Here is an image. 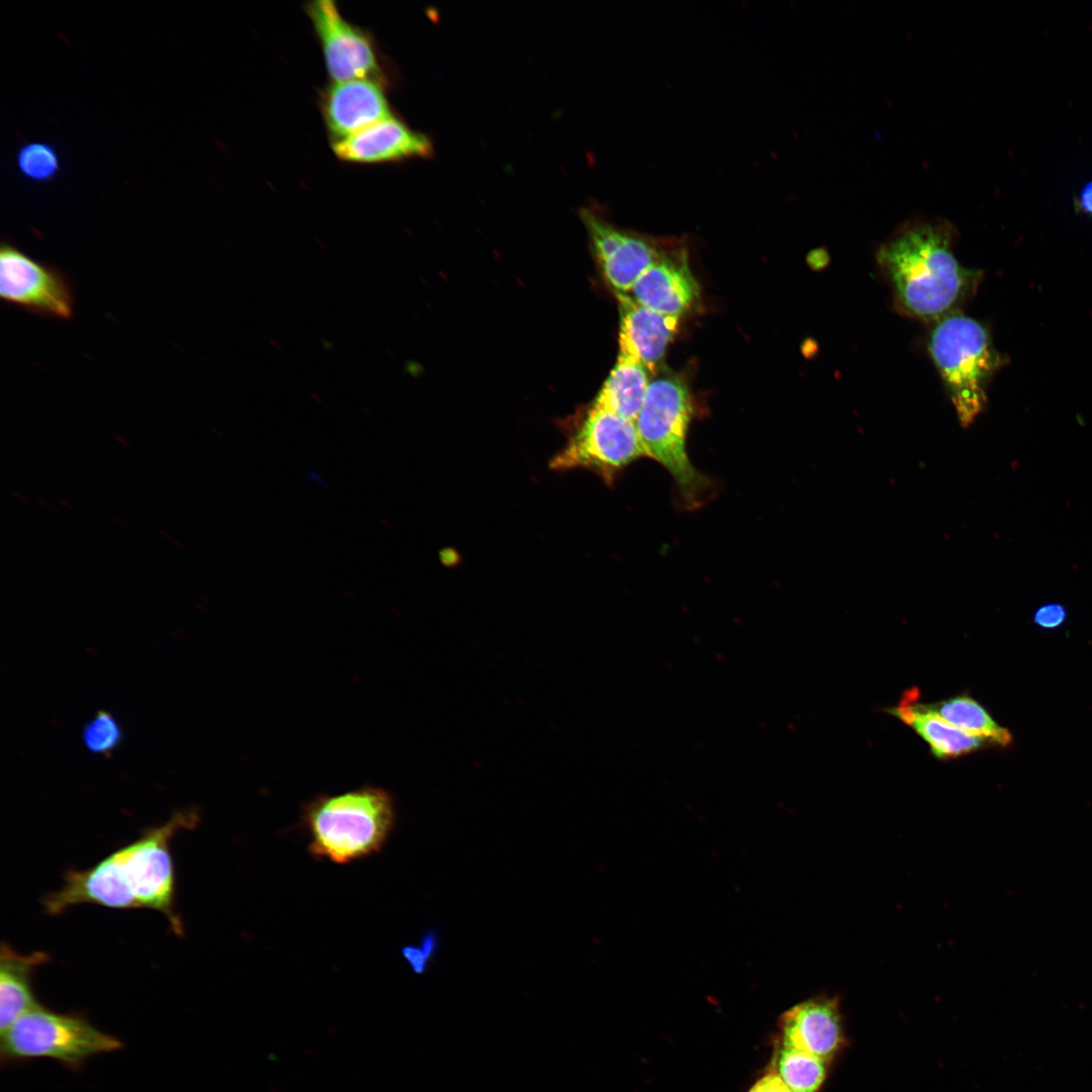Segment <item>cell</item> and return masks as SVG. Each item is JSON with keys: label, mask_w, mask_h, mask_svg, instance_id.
Wrapping results in <instances>:
<instances>
[{"label": "cell", "mask_w": 1092, "mask_h": 1092, "mask_svg": "<svg viewBox=\"0 0 1092 1092\" xmlns=\"http://www.w3.org/2000/svg\"><path fill=\"white\" fill-rule=\"evenodd\" d=\"M81 737L89 752L108 756L121 743L122 729L114 715L98 710L83 726Z\"/></svg>", "instance_id": "21"}, {"label": "cell", "mask_w": 1092, "mask_h": 1092, "mask_svg": "<svg viewBox=\"0 0 1092 1092\" xmlns=\"http://www.w3.org/2000/svg\"><path fill=\"white\" fill-rule=\"evenodd\" d=\"M1068 616L1066 608L1058 603L1040 606L1033 615V622L1042 629L1053 630L1064 624Z\"/></svg>", "instance_id": "24"}, {"label": "cell", "mask_w": 1092, "mask_h": 1092, "mask_svg": "<svg viewBox=\"0 0 1092 1092\" xmlns=\"http://www.w3.org/2000/svg\"><path fill=\"white\" fill-rule=\"evenodd\" d=\"M748 1092H793L772 1071L758 1079Z\"/></svg>", "instance_id": "25"}, {"label": "cell", "mask_w": 1092, "mask_h": 1092, "mask_svg": "<svg viewBox=\"0 0 1092 1092\" xmlns=\"http://www.w3.org/2000/svg\"><path fill=\"white\" fill-rule=\"evenodd\" d=\"M302 818L313 855L346 863L381 849L395 824V802L389 792L364 786L315 797Z\"/></svg>", "instance_id": "3"}, {"label": "cell", "mask_w": 1092, "mask_h": 1092, "mask_svg": "<svg viewBox=\"0 0 1092 1092\" xmlns=\"http://www.w3.org/2000/svg\"><path fill=\"white\" fill-rule=\"evenodd\" d=\"M37 500H38L39 504L46 506L47 508H50V509L52 508L51 504L47 503V500H44L43 498L40 497V498H37Z\"/></svg>", "instance_id": "29"}, {"label": "cell", "mask_w": 1092, "mask_h": 1092, "mask_svg": "<svg viewBox=\"0 0 1092 1092\" xmlns=\"http://www.w3.org/2000/svg\"><path fill=\"white\" fill-rule=\"evenodd\" d=\"M693 415L686 383L675 376L651 380L636 419L645 456L660 463L673 478L688 507L702 504L711 481L691 462L687 436Z\"/></svg>", "instance_id": "5"}, {"label": "cell", "mask_w": 1092, "mask_h": 1092, "mask_svg": "<svg viewBox=\"0 0 1092 1092\" xmlns=\"http://www.w3.org/2000/svg\"><path fill=\"white\" fill-rule=\"evenodd\" d=\"M322 108L334 141L350 136L392 115L381 82L369 79L331 84L324 93Z\"/></svg>", "instance_id": "13"}, {"label": "cell", "mask_w": 1092, "mask_h": 1092, "mask_svg": "<svg viewBox=\"0 0 1092 1092\" xmlns=\"http://www.w3.org/2000/svg\"><path fill=\"white\" fill-rule=\"evenodd\" d=\"M1077 210L1092 215V181L1086 184L1075 200Z\"/></svg>", "instance_id": "26"}, {"label": "cell", "mask_w": 1092, "mask_h": 1092, "mask_svg": "<svg viewBox=\"0 0 1092 1092\" xmlns=\"http://www.w3.org/2000/svg\"><path fill=\"white\" fill-rule=\"evenodd\" d=\"M917 696L916 689L907 691L890 712L910 726L929 745L936 758H957L993 745L931 714L917 701Z\"/></svg>", "instance_id": "16"}, {"label": "cell", "mask_w": 1092, "mask_h": 1092, "mask_svg": "<svg viewBox=\"0 0 1092 1092\" xmlns=\"http://www.w3.org/2000/svg\"><path fill=\"white\" fill-rule=\"evenodd\" d=\"M0 296L39 316L68 320L74 310V292L67 276L9 243L0 249Z\"/></svg>", "instance_id": "8"}, {"label": "cell", "mask_w": 1092, "mask_h": 1092, "mask_svg": "<svg viewBox=\"0 0 1092 1092\" xmlns=\"http://www.w3.org/2000/svg\"><path fill=\"white\" fill-rule=\"evenodd\" d=\"M114 521H115V522H116L117 524L121 525V527H126V524H125V523H124V522H123L122 520H121V521H120V520H118V518H117V517H114Z\"/></svg>", "instance_id": "31"}, {"label": "cell", "mask_w": 1092, "mask_h": 1092, "mask_svg": "<svg viewBox=\"0 0 1092 1092\" xmlns=\"http://www.w3.org/2000/svg\"><path fill=\"white\" fill-rule=\"evenodd\" d=\"M332 149L342 161L353 163H387L433 153L430 139L410 128L393 115L359 132L334 141Z\"/></svg>", "instance_id": "12"}, {"label": "cell", "mask_w": 1092, "mask_h": 1092, "mask_svg": "<svg viewBox=\"0 0 1092 1092\" xmlns=\"http://www.w3.org/2000/svg\"><path fill=\"white\" fill-rule=\"evenodd\" d=\"M631 293L643 306L679 317L699 299L700 287L685 255H659L636 280Z\"/></svg>", "instance_id": "14"}, {"label": "cell", "mask_w": 1092, "mask_h": 1092, "mask_svg": "<svg viewBox=\"0 0 1092 1092\" xmlns=\"http://www.w3.org/2000/svg\"><path fill=\"white\" fill-rule=\"evenodd\" d=\"M779 1026L785 1045L830 1061L844 1043L839 1002L835 997H814L787 1010Z\"/></svg>", "instance_id": "11"}, {"label": "cell", "mask_w": 1092, "mask_h": 1092, "mask_svg": "<svg viewBox=\"0 0 1092 1092\" xmlns=\"http://www.w3.org/2000/svg\"><path fill=\"white\" fill-rule=\"evenodd\" d=\"M642 456L645 451L636 424L594 403L565 447L551 459L550 467L586 468L610 480Z\"/></svg>", "instance_id": "7"}, {"label": "cell", "mask_w": 1092, "mask_h": 1092, "mask_svg": "<svg viewBox=\"0 0 1092 1092\" xmlns=\"http://www.w3.org/2000/svg\"><path fill=\"white\" fill-rule=\"evenodd\" d=\"M649 382L643 364L619 355L594 403L635 423Z\"/></svg>", "instance_id": "18"}, {"label": "cell", "mask_w": 1092, "mask_h": 1092, "mask_svg": "<svg viewBox=\"0 0 1092 1092\" xmlns=\"http://www.w3.org/2000/svg\"><path fill=\"white\" fill-rule=\"evenodd\" d=\"M931 714L970 734L984 738L1001 747L1012 743L1008 729L1000 726L974 698L962 694L936 703H921Z\"/></svg>", "instance_id": "19"}, {"label": "cell", "mask_w": 1092, "mask_h": 1092, "mask_svg": "<svg viewBox=\"0 0 1092 1092\" xmlns=\"http://www.w3.org/2000/svg\"><path fill=\"white\" fill-rule=\"evenodd\" d=\"M159 532L163 537L167 538L168 540L172 539V536L169 535V533L166 532L164 529L160 530Z\"/></svg>", "instance_id": "28"}, {"label": "cell", "mask_w": 1092, "mask_h": 1092, "mask_svg": "<svg viewBox=\"0 0 1092 1092\" xmlns=\"http://www.w3.org/2000/svg\"><path fill=\"white\" fill-rule=\"evenodd\" d=\"M198 820L194 810L176 811L162 825L151 827L87 870H69L63 886L42 899L46 912L59 915L80 904L113 909L149 908L164 914L171 929L182 935L175 911V874L170 843Z\"/></svg>", "instance_id": "1"}, {"label": "cell", "mask_w": 1092, "mask_h": 1092, "mask_svg": "<svg viewBox=\"0 0 1092 1092\" xmlns=\"http://www.w3.org/2000/svg\"><path fill=\"white\" fill-rule=\"evenodd\" d=\"M46 952L22 954L3 942L0 952V1029H7L20 1016L38 1006L32 991V973L47 963Z\"/></svg>", "instance_id": "17"}, {"label": "cell", "mask_w": 1092, "mask_h": 1092, "mask_svg": "<svg viewBox=\"0 0 1092 1092\" xmlns=\"http://www.w3.org/2000/svg\"><path fill=\"white\" fill-rule=\"evenodd\" d=\"M122 1042L86 1018L41 1006L29 1010L1 1032V1058L7 1061L54 1059L77 1068L91 1057L119 1050Z\"/></svg>", "instance_id": "6"}, {"label": "cell", "mask_w": 1092, "mask_h": 1092, "mask_svg": "<svg viewBox=\"0 0 1092 1092\" xmlns=\"http://www.w3.org/2000/svg\"><path fill=\"white\" fill-rule=\"evenodd\" d=\"M13 495L15 497L21 499V500L27 502V497L25 495L20 494V492H18V491H13Z\"/></svg>", "instance_id": "27"}, {"label": "cell", "mask_w": 1092, "mask_h": 1092, "mask_svg": "<svg viewBox=\"0 0 1092 1092\" xmlns=\"http://www.w3.org/2000/svg\"><path fill=\"white\" fill-rule=\"evenodd\" d=\"M306 10L322 44L328 73L335 82H381L380 63L369 33L346 21L334 1L309 2Z\"/></svg>", "instance_id": "9"}, {"label": "cell", "mask_w": 1092, "mask_h": 1092, "mask_svg": "<svg viewBox=\"0 0 1092 1092\" xmlns=\"http://www.w3.org/2000/svg\"><path fill=\"white\" fill-rule=\"evenodd\" d=\"M580 213L607 280L616 292L628 293L659 257L658 252L646 240L617 229L590 209Z\"/></svg>", "instance_id": "10"}, {"label": "cell", "mask_w": 1092, "mask_h": 1092, "mask_svg": "<svg viewBox=\"0 0 1092 1092\" xmlns=\"http://www.w3.org/2000/svg\"><path fill=\"white\" fill-rule=\"evenodd\" d=\"M16 165L23 177L35 182L53 179L60 169L56 150L41 142L23 145L17 153Z\"/></svg>", "instance_id": "22"}, {"label": "cell", "mask_w": 1092, "mask_h": 1092, "mask_svg": "<svg viewBox=\"0 0 1092 1092\" xmlns=\"http://www.w3.org/2000/svg\"><path fill=\"white\" fill-rule=\"evenodd\" d=\"M928 351L963 427L984 411L987 387L1003 364L986 327L961 312L936 323Z\"/></svg>", "instance_id": "4"}, {"label": "cell", "mask_w": 1092, "mask_h": 1092, "mask_svg": "<svg viewBox=\"0 0 1092 1092\" xmlns=\"http://www.w3.org/2000/svg\"><path fill=\"white\" fill-rule=\"evenodd\" d=\"M770 1071L793 1092H817L826 1076V1062L781 1043L775 1052Z\"/></svg>", "instance_id": "20"}, {"label": "cell", "mask_w": 1092, "mask_h": 1092, "mask_svg": "<svg viewBox=\"0 0 1092 1092\" xmlns=\"http://www.w3.org/2000/svg\"><path fill=\"white\" fill-rule=\"evenodd\" d=\"M438 948V936L435 930L427 931L419 945H406L401 949L404 960L417 974L424 973L428 963L435 956Z\"/></svg>", "instance_id": "23"}, {"label": "cell", "mask_w": 1092, "mask_h": 1092, "mask_svg": "<svg viewBox=\"0 0 1092 1092\" xmlns=\"http://www.w3.org/2000/svg\"><path fill=\"white\" fill-rule=\"evenodd\" d=\"M66 502H67V500H63V499H60V504H61L62 506H64V507H67V509H69V510H72V509H74V508H73V507H72L71 505H69V504H68V503H66Z\"/></svg>", "instance_id": "30"}, {"label": "cell", "mask_w": 1092, "mask_h": 1092, "mask_svg": "<svg viewBox=\"0 0 1092 1092\" xmlns=\"http://www.w3.org/2000/svg\"><path fill=\"white\" fill-rule=\"evenodd\" d=\"M954 237L956 229L946 219L914 218L878 249L877 262L904 314L934 324L960 312L977 291L982 272L959 262Z\"/></svg>", "instance_id": "2"}, {"label": "cell", "mask_w": 1092, "mask_h": 1092, "mask_svg": "<svg viewBox=\"0 0 1092 1092\" xmlns=\"http://www.w3.org/2000/svg\"><path fill=\"white\" fill-rule=\"evenodd\" d=\"M620 315L619 355L634 359L653 371L678 325V316L654 311L625 292H616Z\"/></svg>", "instance_id": "15"}]
</instances>
